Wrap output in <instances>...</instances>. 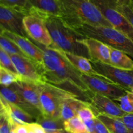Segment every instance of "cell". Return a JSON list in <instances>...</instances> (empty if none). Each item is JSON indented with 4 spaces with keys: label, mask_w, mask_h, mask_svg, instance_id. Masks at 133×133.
<instances>
[{
    "label": "cell",
    "mask_w": 133,
    "mask_h": 133,
    "mask_svg": "<svg viewBox=\"0 0 133 133\" xmlns=\"http://www.w3.org/2000/svg\"><path fill=\"white\" fill-rule=\"evenodd\" d=\"M36 45L43 51L44 75L47 83L64 89L68 86L76 92L82 94L87 101L85 94L89 90L82 81L81 73L68 61L62 51L57 48H48L38 43ZM71 91L73 92L72 90Z\"/></svg>",
    "instance_id": "cell-1"
},
{
    "label": "cell",
    "mask_w": 133,
    "mask_h": 133,
    "mask_svg": "<svg viewBox=\"0 0 133 133\" xmlns=\"http://www.w3.org/2000/svg\"><path fill=\"white\" fill-rule=\"evenodd\" d=\"M39 12L44 19L55 48L90 60L88 49L84 44L81 42L85 38L68 26L59 16L40 11Z\"/></svg>",
    "instance_id": "cell-2"
},
{
    "label": "cell",
    "mask_w": 133,
    "mask_h": 133,
    "mask_svg": "<svg viewBox=\"0 0 133 133\" xmlns=\"http://www.w3.org/2000/svg\"><path fill=\"white\" fill-rule=\"evenodd\" d=\"M60 18L70 27L82 24L112 27L91 0H58Z\"/></svg>",
    "instance_id": "cell-3"
},
{
    "label": "cell",
    "mask_w": 133,
    "mask_h": 133,
    "mask_svg": "<svg viewBox=\"0 0 133 133\" xmlns=\"http://www.w3.org/2000/svg\"><path fill=\"white\" fill-rule=\"evenodd\" d=\"M71 29L83 37L101 41L108 46L122 51L133 57V42L113 27L82 24Z\"/></svg>",
    "instance_id": "cell-4"
},
{
    "label": "cell",
    "mask_w": 133,
    "mask_h": 133,
    "mask_svg": "<svg viewBox=\"0 0 133 133\" xmlns=\"http://www.w3.org/2000/svg\"><path fill=\"white\" fill-rule=\"evenodd\" d=\"M39 88L42 113L48 118L61 119L62 104L68 99L80 97L74 92L48 83L39 85Z\"/></svg>",
    "instance_id": "cell-5"
},
{
    "label": "cell",
    "mask_w": 133,
    "mask_h": 133,
    "mask_svg": "<svg viewBox=\"0 0 133 133\" xmlns=\"http://www.w3.org/2000/svg\"><path fill=\"white\" fill-rule=\"evenodd\" d=\"M105 19L118 30L133 42V26L117 9L118 0H91Z\"/></svg>",
    "instance_id": "cell-6"
},
{
    "label": "cell",
    "mask_w": 133,
    "mask_h": 133,
    "mask_svg": "<svg viewBox=\"0 0 133 133\" xmlns=\"http://www.w3.org/2000/svg\"><path fill=\"white\" fill-rule=\"evenodd\" d=\"M23 25L31 40L44 46L55 48L44 19L38 10L32 8L30 14L23 19Z\"/></svg>",
    "instance_id": "cell-7"
},
{
    "label": "cell",
    "mask_w": 133,
    "mask_h": 133,
    "mask_svg": "<svg viewBox=\"0 0 133 133\" xmlns=\"http://www.w3.org/2000/svg\"><path fill=\"white\" fill-rule=\"evenodd\" d=\"M81 77L90 91L109 97L113 101L118 99L130 91L99 75L94 76L81 74Z\"/></svg>",
    "instance_id": "cell-8"
},
{
    "label": "cell",
    "mask_w": 133,
    "mask_h": 133,
    "mask_svg": "<svg viewBox=\"0 0 133 133\" xmlns=\"http://www.w3.org/2000/svg\"><path fill=\"white\" fill-rule=\"evenodd\" d=\"M90 62L97 75L128 90H131L133 85V70H123L100 62L90 61Z\"/></svg>",
    "instance_id": "cell-9"
},
{
    "label": "cell",
    "mask_w": 133,
    "mask_h": 133,
    "mask_svg": "<svg viewBox=\"0 0 133 133\" xmlns=\"http://www.w3.org/2000/svg\"><path fill=\"white\" fill-rule=\"evenodd\" d=\"M10 57L22 79L38 85L47 83L44 66L27 57L16 55H12Z\"/></svg>",
    "instance_id": "cell-10"
},
{
    "label": "cell",
    "mask_w": 133,
    "mask_h": 133,
    "mask_svg": "<svg viewBox=\"0 0 133 133\" xmlns=\"http://www.w3.org/2000/svg\"><path fill=\"white\" fill-rule=\"evenodd\" d=\"M28 14L24 12L0 5V27L1 30L30 38L23 25V19Z\"/></svg>",
    "instance_id": "cell-11"
},
{
    "label": "cell",
    "mask_w": 133,
    "mask_h": 133,
    "mask_svg": "<svg viewBox=\"0 0 133 133\" xmlns=\"http://www.w3.org/2000/svg\"><path fill=\"white\" fill-rule=\"evenodd\" d=\"M87 102L90 104L95 115L105 114L115 118H122L126 114L111 99L97 93L88 91L85 94Z\"/></svg>",
    "instance_id": "cell-12"
},
{
    "label": "cell",
    "mask_w": 133,
    "mask_h": 133,
    "mask_svg": "<svg viewBox=\"0 0 133 133\" xmlns=\"http://www.w3.org/2000/svg\"><path fill=\"white\" fill-rule=\"evenodd\" d=\"M1 35L14 42L30 59L44 66L42 49L38 46L31 38L23 37L5 30H1Z\"/></svg>",
    "instance_id": "cell-13"
},
{
    "label": "cell",
    "mask_w": 133,
    "mask_h": 133,
    "mask_svg": "<svg viewBox=\"0 0 133 133\" xmlns=\"http://www.w3.org/2000/svg\"><path fill=\"white\" fill-rule=\"evenodd\" d=\"M9 87L20 95L29 103L37 108L42 112L40 101V88L38 84L21 79L19 81L13 83Z\"/></svg>",
    "instance_id": "cell-14"
},
{
    "label": "cell",
    "mask_w": 133,
    "mask_h": 133,
    "mask_svg": "<svg viewBox=\"0 0 133 133\" xmlns=\"http://www.w3.org/2000/svg\"><path fill=\"white\" fill-rule=\"evenodd\" d=\"M0 94H1V97H3L9 102L15 105L22 110H24L25 112L35 118L36 122L42 115V113L40 110L29 103L20 95L13 91L9 87L1 86Z\"/></svg>",
    "instance_id": "cell-15"
},
{
    "label": "cell",
    "mask_w": 133,
    "mask_h": 133,
    "mask_svg": "<svg viewBox=\"0 0 133 133\" xmlns=\"http://www.w3.org/2000/svg\"><path fill=\"white\" fill-rule=\"evenodd\" d=\"M81 42L84 44L88 49L90 61L110 64L109 46L101 41L90 38H85Z\"/></svg>",
    "instance_id": "cell-16"
},
{
    "label": "cell",
    "mask_w": 133,
    "mask_h": 133,
    "mask_svg": "<svg viewBox=\"0 0 133 133\" xmlns=\"http://www.w3.org/2000/svg\"><path fill=\"white\" fill-rule=\"evenodd\" d=\"M90 104L79 97H73L66 100L61 107V118L64 121L68 120L76 117L79 109L84 107L88 106Z\"/></svg>",
    "instance_id": "cell-17"
},
{
    "label": "cell",
    "mask_w": 133,
    "mask_h": 133,
    "mask_svg": "<svg viewBox=\"0 0 133 133\" xmlns=\"http://www.w3.org/2000/svg\"><path fill=\"white\" fill-rule=\"evenodd\" d=\"M62 52L68 61L81 74L94 75V76L98 75L94 70L90 59L82 56L77 55L63 51H62Z\"/></svg>",
    "instance_id": "cell-18"
},
{
    "label": "cell",
    "mask_w": 133,
    "mask_h": 133,
    "mask_svg": "<svg viewBox=\"0 0 133 133\" xmlns=\"http://www.w3.org/2000/svg\"><path fill=\"white\" fill-rule=\"evenodd\" d=\"M110 64L115 67L126 70H133V60L127 53L109 46Z\"/></svg>",
    "instance_id": "cell-19"
},
{
    "label": "cell",
    "mask_w": 133,
    "mask_h": 133,
    "mask_svg": "<svg viewBox=\"0 0 133 133\" xmlns=\"http://www.w3.org/2000/svg\"><path fill=\"white\" fill-rule=\"evenodd\" d=\"M34 9L42 12L51 15L60 16V9L58 0H29Z\"/></svg>",
    "instance_id": "cell-20"
},
{
    "label": "cell",
    "mask_w": 133,
    "mask_h": 133,
    "mask_svg": "<svg viewBox=\"0 0 133 133\" xmlns=\"http://www.w3.org/2000/svg\"><path fill=\"white\" fill-rule=\"evenodd\" d=\"M96 118L105 125L110 133H129L125 125L119 118L105 114H96Z\"/></svg>",
    "instance_id": "cell-21"
},
{
    "label": "cell",
    "mask_w": 133,
    "mask_h": 133,
    "mask_svg": "<svg viewBox=\"0 0 133 133\" xmlns=\"http://www.w3.org/2000/svg\"><path fill=\"white\" fill-rule=\"evenodd\" d=\"M36 122L39 123L45 129L46 133L64 130V121L62 118L53 119L44 116L42 114Z\"/></svg>",
    "instance_id": "cell-22"
},
{
    "label": "cell",
    "mask_w": 133,
    "mask_h": 133,
    "mask_svg": "<svg viewBox=\"0 0 133 133\" xmlns=\"http://www.w3.org/2000/svg\"><path fill=\"white\" fill-rule=\"evenodd\" d=\"M0 48L9 55H16L29 58L14 42L1 35H0Z\"/></svg>",
    "instance_id": "cell-23"
},
{
    "label": "cell",
    "mask_w": 133,
    "mask_h": 133,
    "mask_svg": "<svg viewBox=\"0 0 133 133\" xmlns=\"http://www.w3.org/2000/svg\"><path fill=\"white\" fill-rule=\"evenodd\" d=\"M64 130L68 133H89L84 122L76 116L64 121Z\"/></svg>",
    "instance_id": "cell-24"
},
{
    "label": "cell",
    "mask_w": 133,
    "mask_h": 133,
    "mask_svg": "<svg viewBox=\"0 0 133 133\" xmlns=\"http://www.w3.org/2000/svg\"><path fill=\"white\" fill-rule=\"evenodd\" d=\"M0 5L20 10L27 14H30L33 8L29 0H0Z\"/></svg>",
    "instance_id": "cell-25"
},
{
    "label": "cell",
    "mask_w": 133,
    "mask_h": 133,
    "mask_svg": "<svg viewBox=\"0 0 133 133\" xmlns=\"http://www.w3.org/2000/svg\"><path fill=\"white\" fill-rule=\"evenodd\" d=\"M114 101L126 114L133 113V91H129L125 95Z\"/></svg>",
    "instance_id": "cell-26"
},
{
    "label": "cell",
    "mask_w": 133,
    "mask_h": 133,
    "mask_svg": "<svg viewBox=\"0 0 133 133\" xmlns=\"http://www.w3.org/2000/svg\"><path fill=\"white\" fill-rule=\"evenodd\" d=\"M21 79H22V78L19 75L0 67V83L1 86L9 87Z\"/></svg>",
    "instance_id": "cell-27"
},
{
    "label": "cell",
    "mask_w": 133,
    "mask_h": 133,
    "mask_svg": "<svg viewBox=\"0 0 133 133\" xmlns=\"http://www.w3.org/2000/svg\"><path fill=\"white\" fill-rule=\"evenodd\" d=\"M0 65L1 68L19 75L10 55L2 49H0Z\"/></svg>",
    "instance_id": "cell-28"
},
{
    "label": "cell",
    "mask_w": 133,
    "mask_h": 133,
    "mask_svg": "<svg viewBox=\"0 0 133 133\" xmlns=\"http://www.w3.org/2000/svg\"><path fill=\"white\" fill-rule=\"evenodd\" d=\"M77 117H79L83 122L91 119H95L96 118L93 110L91 109L90 106L84 107L79 109L77 112Z\"/></svg>",
    "instance_id": "cell-29"
},
{
    "label": "cell",
    "mask_w": 133,
    "mask_h": 133,
    "mask_svg": "<svg viewBox=\"0 0 133 133\" xmlns=\"http://www.w3.org/2000/svg\"><path fill=\"white\" fill-rule=\"evenodd\" d=\"M117 9L121 14H123L128 19L129 22L133 26V10L132 8L129 5H122L119 3L117 6Z\"/></svg>",
    "instance_id": "cell-30"
},
{
    "label": "cell",
    "mask_w": 133,
    "mask_h": 133,
    "mask_svg": "<svg viewBox=\"0 0 133 133\" xmlns=\"http://www.w3.org/2000/svg\"><path fill=\"white\" fill-rule=\"evenodd\" d=\"M119 118L125 125L129 133H133V113L126 114L124 116Z\"/></svg>",
    "instance_id": "cell-31"
},
{
    "label": "cell",
    "mask_w": 133,
    "mask_h": 133,
    "mask_svg": "<svg viewBox=\"0 0 133 133\" xmlns=\"http://www.w3.org/2000/svg\"><path fill=\"white\" fill-rule=\"evenodd\" d=\"M10 126L6 118L1 116L0 118V133H10Z\"/></svg>",
    "instance_id": "cell-32"
},
{
    "label": "cell",
    "mask_w": 133,
    "mask_h": 133,
    "mask_svg": "<svg viewBox=\"0 0 133 133\" xmlns=\"http://www.w3.org/2000/svg\"><path fill=\"white\" fill-rule=\"evenodd\" d=\"M94 133H110L105 125L97 118L95 119Z\"/></svg>",
    "instance_id": "cell-33"
},
{
    "label": "cell",
    "mask_w": 133,
    "mask_h": 133,
    "mask_svg": "<svg viewBox=\"0 0 133 133\" xmlns=\"http://www.w3.org/2000/svg\"><path fill=\"white\" fill-rule=\"evenodd\" d=\"M27 125L29 129H31L35 133H46L45 129L39 123H36V122L27 123Z\"/></svg>",
    "instance_id": "cell-34"
},
{
    "label": "cell",
    "mask_w": 133,
    "mask_h": 133,
    "mask_svg": "<svg viewBox=\"0 0 133 133\" xmlns=\"http://www.w3.org/2000/svg\"><path fill=\"white\" fill-rule=\"evenodd\" d=\"M14 129L15 133H29V129L26 124H16L13 127H10Z\"/></svg>",
    "instance_id": "cell-35"
},
{
    "label": "cell",
    "mask_w": 133,
    "mask_h": 133,
    "mask_svg": "<svg viewBox=\"0 0 133 133\" xmlns=\"http://www.w3.org/2000/svg\"><path fill=\"white\" fill-rule=\"evenodd\" d=\"M96 118L84 122L87 131L89 133H94L95 132V119H96Z\"/></svg>",
    "instance_id": "cell-36"
},
{
    "label": "cell",
    "mask_w": 133,
    "mask_h": 133,
    "mask_svg": "<svg viewBox=\"0 0 133 133\" xmlns=\"http://www.w3.org/2000/svg\"><path fill=\"white\" fill-rule=\"evenodd\" d=\"M119 3L122 5H129L131 3L132 0H118Z\"/></svg>",
    "instance_id": "cell-37"
},
{
    "label": "cell",
    "mask_w": 133,
    "mask_h": 133,
    "mask_svg": "<svg viewBox=\"0 0 133 133\" xmlns=\"http://www.w3.org/2000/svg\"><path fill=\"white\" fill-rule=\"evenodd\" d=\"M49 133H68L65 130H62V131H53V132H49Z\"/></svg>",
    "instance_id": "cell-38"
},
{
    "label": "cell",
    "mask_w": 133,
    "mask_h": 133,
    "mask_svg": "<svg viewBox=\"0 0 133 133\" xmlns=\"http://www.w3.org/2000/svg\"><path fill=\"white\" fill-rule=\"evenodd\" d=\"M129 6H131V8H132V9L133 10V0H132V1H131V3H130V5H129Z\"/></svg>",
    "instance_id": "cell-39"
},
{
    "label": "cell",
    "mask_w": 133,
    "mask_h": 133,
    "mask_svg": "<svg viewBox=\"0 0 133 133\" xmlns=\"http://www.w3.org/2000/svg\"><path fill=\"white\" fill-rule=\"evenodd\" d=\"M11 128V127H10ZM10 133H15V132H14V129H13L12 128H11V129H10Z\"/></svg>",
    "instance_id": "cell-40"
},
{
    "label": "cell",
    "mask_w": 133,
    "mask_h": 133,
    "mask_svg": "<svg viewBox=\"0 0 133 133\" xmlns=\"http://www.w3.org/2000/svg\"><path fill=\"white\" fill-rule=\"evenodd\" d=\"M131 90H132V91H133V85H132V88H131Z\"/></svg>",
    "instance_id": "cell-41"
}]
</instances>
